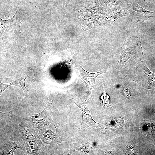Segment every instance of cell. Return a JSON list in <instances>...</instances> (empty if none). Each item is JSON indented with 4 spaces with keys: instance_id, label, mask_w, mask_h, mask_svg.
I'll return each mask as SVG.
<instances>
[{
    "instance_id": "obj_2",
    "label": "cell",
    "mask_w": 155,
    "mask_h": 155,
    "mask_svg": "<svg viewBox=\"0 0 155 155\" xmlns=\"http://www.w3.org/2000/svg\"><path fill=\"white\" fill-rule=\"evenodd\" d=\"M88 97V94H86L78 99L72 98L70 100L79 108L82 112V120L79 127L81 128L89 127L96 128L100 127L101 125L94 121L90 111L87 108L86 101Z\"/></svg>"
},
{
    "instance_id": "obj_8",
    "label": "cell",
    "mask_w": 155,
    "mask_h": 155,
    "mask_svg": "<svg viewBox=\"0 0 155 155\" xmlns=\"http://www.w3.org/2000/svg\"><path fill=\"white\" fill-rule=\"evenodd\" d=\"M131 6L135 16L138 20L144 21L149 18H155V11H148L135 3L132 4Z\"/></svg>"
},
{
    "instance_id": "obj_12",
    "label": "cell",
    "mask_w": 155,
    "mask_h": 155,
    "mask_svg": "<svg viewBox=\"0 0 155 155\" xmlns=\"http://www.w3.org/2000/svg\"><path fill=\"white\" fill-rule=\"evenodd\" d=\"M12 115V113L11 112L5 113L0 112V119H1L6 117H11Z\"/></svg>"
},
{
    "instance_id": "obj_5",
    "label": "cell",
    "mask_w": 155,
    "mask_h": 155,
    "mask_svg": "<svg viewBox=\"0 0 155 155\" xmlns=\"http://www.w3.org/2000/svg\"><path fill=\"white\" fill-rule=\"evenodd\" d=\"M16 12L11 19L7 20L0 18L1 34L8 36L14 33L17 29L19 30L21 22L17 20Z\"/></svg>"
},
{
    "instance_id": "obj_4",
    "label": "cell",
    "mask_w": 155,
    "mask_h": 155,
    "mask_svg": "<svg viewBox=\"0 0 155 155\" xmlns=\"http://www.w3.org/2000/svg\"><path fill=\"white\" fill-rule=\"evenodd\" d=\"M39 133L42 142L47 144L53 143H60L64 141L58 135L56 128L53 122L40 129Z\"/></svg>"
},
{
    "instance_id": "obj_3",
    "label": "cell",
    "mask_w": 155,
    "mask_h": 155,
    "mask_svg": "<svg viewBox=\"0 0 155 155\" xmlns=\"http://www.w3.org/2000/svg\"><path fill=\"white\" fill-rule=\"evenodd\" d=\"M51 105L47 103L40 113L27 117L24 119L28 121L35 128L40 129L53 122L51 116Z\"/></svg>"
},
{
    "instance_id": "obj_1",
    "label": "cell",
    "mask_w": 155,
    "mask_h": 155,
    "mask_svg": "<svg viewBox=\"0 0 155 155\" xmlns=\"http://www.w3.org/2000/svg\"><path fill=\"white\" fill-rule=\"evenodd\" d=\"M18 132L24 142L28 155L49 154L47 147L42 144L33 127L25 119L21 122Z\"/></svg>"
},
{
    "instance_id": "obj_10",
    "label": "cell",
    "mask_w": 155,
    "mask_h": 155,
    "mask_svg": "<svg viewBox=\"0 0 155 155\" xmlns=\"http://www.w3.org/2000/svg\"><path fill=\"white\" fill-rule=\"evenodd\" d=\"M144 72L146 74L149 85L152 87L155 88V75L151 72L144 65Z\"/></svg>"
},
{
    "instance_id": "obj_11",
    "label": "cell",
    "mask_w": 155,
    "mask_h": 155,
    "mask_svg": "<svg viewBox=\"0 0 155 155\" xmlns=\"http://www.w3.org/2000/svg\"><path fill=\"white\" fill-rule=\"evenodd\" d=\"M101 99L102 100L103 104L104 105H108L109 104L110 98L108 95L104 90L103 93L100 97Z\"/></svg>"
},
{
    "instance_id": "obj_7",
    "label": "cell",
    "mask_w": 155,
    "mask_h": 155,
    "mask_svg": "<svg viewBox=\"0 0 155 155\" xmlns=\"http://www.w3.org/2000/svg\"><path fill=\"white\" fill-rule=\"evenodd\" d=\"M18 148L21 149L23 152L22 147L20 144L18 139V135L16 134H13L10 140H8L5 148L1 155H13L15 150Z\"/></svg>"
},
{
    "instance_id": "obj_9",
    "label": "cell",
    "mask_w": 155,
    "mask_h": 155,
    "mask_svg": "<svg viewBox=\"0 0 155 155\" xmlns=\"http://www.w3.org/2000/svg\"><path fill=\"white\" fill-rule=\"evenodd\" d=\"M27 76V75L24 76L9 83L4 84L0 82V96L7 88L11 85H15L20 87L23 90L24 94H28L29 90L26 87L25 84V80Z\"/></svg>"
},
{
    "instance_id": "obj_6",
    "label": "cell",
    "mask_w": 155,
    "mask_h": 155,
    "mask_svg": "<svg viewBox=\"0 0 155 155\" xmlns=\"http://www.w3.org/2000/svg\"><path fill=\"white\" fill-rule=\"evenodd\" d=\"M78 76L83 81L86 86L87 92L91 96L92 88L94 85L96 78L99 75L104 73V71L95 73H90L85 71L80 66Z\"/></svg>"
}]
</instances>
